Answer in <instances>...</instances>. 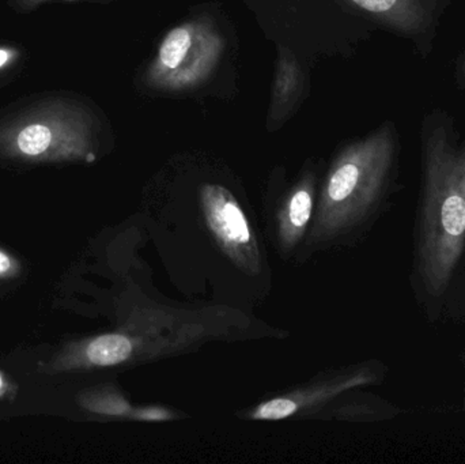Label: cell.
<instances>
[{
    "instance_id": "cell-1",
    "label": "cell",
    "mask_w": 465,
    "mask_h": 464,
    "mask_svg": "<svg viewBox=\"0 0 465 464\" xmlns=\"http://www.w3.org/2000/svg\"><path fill=\"white\" fill-rule=\"evenodd\" d=\"M465 275V138L452 117L431 112L420 131V183L412 229L409 283L430 324Z\"/></svg>"
},
{
    "instance_id": "cell-2",
    "label": "cell",
    "mask_w": 465,
    "mask_h": 464,
    "mask_svg": "<svg viewBox=\"0 0 465 464\" xmlns=\"http://www.w3.org/2000/svg\"><path fill=\"white\" fill-rule=\"evenodd\" d=\"M399 152L395 127L385 123L339 153L325 177L314 239H352L387 212L401 188Z\"/></svg>"
},
{
    "instance_id": "cell-3",
    "label": "cell",
    "mask_w": 465,
    "mask_h": 464,
    "mask_svg": "<svg viewBox=\"0 0 465 464\" xmlns=\"http://www.w3.org/2000/svg\"><path fill=\"white\" fill-rule=\"evenodd\" d=\"M223 52L225 38L212 19L198 16L183 22L163 35L144 73V84L157 92L198 89L217 70Z\"/></svg>"
},
{
    "instance_id": "cell-4",
    "label": "cell",
    "mask_w": 465,
    "mask_h": 464,
    "mask_svg": "<svg viewBox=\"0 0 465 464\" xmlns=\"http://www.w3.org/2000/svg\"><path fill=\"white\" fill-rule=\"evenodd\" d=\"M199 198L204 222L218 247L238 269L257 274L262 266L259 245L234 195L223 185L207 183L199 190Z\"/></svg>"
},
{
    "instance_id": "cell-5",
    "label": "cell",
    "mask_w": 465,
    "mask_h": 464,
    "mask_svg": "<svg viewBox=\"0 0 465 464\" xmlns=\"http://www.w3.org/2000/svg\"><path fill=\"white\" fill-rule=\"evenodd\" d=\"M391 32L411 41L428 54L436 35L440 18L450 0H346Z\"/></svg>"
},
{
    "instance_id": "cell-6",
    "label": "cell",
    "mask_w": 465,
    "mask_h": 464,
    "mask_svg": "<svg viewBox=\"0 0 465 464\" xmlns=\"http://www.w3.org/2000/svg\"><path fill=\"white\" fill-rule=\"evenodd\" d=\"M387 372V365L376 360L355 365L343 370L341 375L325 380L320 386L290 392L284 397L273 398L267 402H262L251 411L249 417L254 421H281L317 403L327 402L350 390L382 383Z\"/></svg>"
},
{
    "instance_id": "cell-7",
    "label": "cell",
    "mask_w": 465,
    "mask_h": 464,
    "mask_svg": "<svg viewBox=\"0 0 465 464\" xmlns=\"http://www.w3.org/2000/svg\"><path fill=\"white\" fill-rule=\"evenodd\" d=\"M305 73L297 57L286 46L279 45L268 114L270 130L281 127L294 112L305 92Z\"/></svg>"
},
{
    "instance_id": "cell-8",
    "label": "cell",
    "mask_w": 465,
    "mask_h": 464,
    "mask_svg": "<svg viewBox=\"0 0 465 464\" xmlns=\"http://www.w3.org/2000/svg\"><path fill=\"white\" fill-rule=\"evenodd\" d=\"M314 180L311 174L295 185L278 212V236L282 247L292 250L300 242L312 218Z\"/></svg>"
},
{
    "instance_id": "cell-9",
    "label": "cell",
    "mask_w": 465,
    "mask_h": 464,
    "mask_svg": "<svg viewBox=\"0 0 465 464\" xmlns=\"http://www.w3.org/2000/svg\"><path fill=\"white\" fill-rule=\"evenodd\" d=\"M136 348L135 341L127 335L106 334L89 343L86 356L95 367H114L128 361L135 354Z\"/></svg>"
},
{
    "instance_id": "cell-10",
    "label": "cell",
    "mask_w": 465,
    "mask_h": 464,
    "mask_svg": "<svg viewBox=\"0 0 465 464\" xmlns=\"http://www.w3.org/2000/svg\"><path fill=\"white\" fill-rule=\"evenodd\" d=\"M54 133L49 125L44 123H30L24 125L16 135V146L19 152L26 155H40L51 147Z\"/></svg>"
},
{
    "instance_id": "cell-11",
    "label": "cell",
    "mask_w": 465,
    "mask_h": 464,
    "mask_svg": "<svg viewBox=\"0 0 465 464\" xmlns=\"http://www.w3.org/2000/svg\"><path fill=\"white\" fill-rule=\"evenodd\" d=\"M444 321H455L456 324H465V275L460 281L450 301L445 308Z\"/></svg>"
},
{
    "instance_id": "cell-12",
    "label": "cell",
    "mask_w": 465,
    "mask_h": 464,
    "mask_svg": "<svg viewBox=\"0 0 465 464\" xmlns=\"http://www.w3.org/2000/svg\"><path fill=\"white\" fill-rule=\"evenodd\" d=\"M176 414L163 406H143L131 411L128 419L141 422H166L176 419Z\"/></svg>"
},
{
    "instance_id": "cell-13",
    "label": "cell",
    "mask_w": 465,
    "mask_h": 464,
    "mask_svg": "<svg viewBox=\"0 0 465 464\" xmlns=\"http://www.w3.org/2000/svg\"><path fill=\"white\" fill-rule=\"evenodd\" d=\"M11 267V261L10 258H8L5 253H3L2 251H0V274H3V272L8 271Z\"/></svg>"
},
{
    "instance_id": "cell-14",
    "label": "cell",
    "mask_w": 465,
    "mask_h": 464,
    "mask_svg": "<svg viewBox=\"0 0 465 464\" xmlns=\"http://www.w3.org/2000/svg\"><path fill=\"white\" fill-rule=\"evenodd\" d=\"M8 57H10L8 52L5 51V49H0V67H3L8 62Z\"/></svg>"
},
{
    "instance_id": "cell-15",
    "label": "cell",
    "mask_w": 465,
    "mask_h": 464,
    "mask_svg": "<svg viewBox=\"0 0 465 464\" xmlns=\"http://www.w3.org/2000/svg\"><path fill=\"white\" fill-rule=\"evenodd\" d=\"M459 76L465 82V54L461 57L460 64H459Z\"/></svg>"
},
{
    "instance_id": "cell-16",
    "label": "cell",
    "mask_w": 465,
    "mask_h": 464,
    "mask_svg": "<svg viewBox=\"0 0 465 464\" xmlns=\"http://www.w3.org/2000/svg\"><path fill=\"white\" fill-rule=\"evenodd\" d=\"M459 360H460L461 365H463L465 370V350L461 351L460 356H459ZM461 410H465V389L463 395V402H461Z\"/></svg>"
},
{
    "instance_id": "cell-17",
    "label": "cell",
    "mask_w": 465,
    "mask_h": 464,
    "mask_svg": "<svg viewBox=\"0 0 465 464\" xmlns=\"http://www.w3.org/2000/svg\"><path fill=\"white\" fill-rule=\"evenodd\" d=\"M2 387H3V381H2V379H0V390H2Z\"/></svg>"
}]
</instances>
